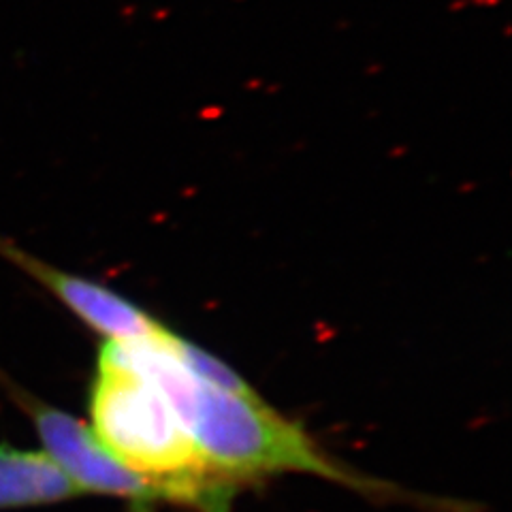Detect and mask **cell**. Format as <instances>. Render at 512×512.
<instances>
[{
    "instance_id": "obj_1",
    "label": "cell",
    "mask_w": 512,
    "mask_h": 512,
    "mask_svg": "<svg viewBox=\"0 0 512 512\" xmlns=\"http://www.w3.org/2000/svg\"><path fill=\"white\" fill-rule=\"evenodd\" d=\"M173 333L165 327L152 338L105 340L99 365L122 367L163 391L207 468L224 483L242 489L271 476L310 474L374 502L466 512L463 502L414 495L389 480L350 468L331 457L301 425L269 406L259 393H229L197 380L175 357Z\"/></svg>"
},
{
    "instance_id": "obj_2",
    "label": "cell",
    "mask_w": 512,
    "mask_h": 512,
    "mask_svg": "<svg viewBox=\"0 0 512 512\" xmlns=\"http://www.w3.org/2000/svg\"><path fill=\"white\" fill-rule=\"evenodd\" d=\"M90 429L124 468L192 512H233L239 489L218 478L163 391L122 367L96 363Z\"/></svg>"
},
{
    "instance_id": "obj_3",
    "label": "cell",
    "mask_w": 512,
    "mask_h": 512,
    "mask_svg": "<svg viewBox=\"0 0 512 512\" xmlns=\"http://www.w3.org/2000/svg\"><path fill=\"white\" fill-rule=\"evenodd\" d=\"M20 404L35 425L41 451L71 480L82 498L103 495L122 500L133 512H154L160 502H165L156 487L124 468L96 440L88 423L30 395H20Z\"/></svg>"
},
{
    "instance_id": "obj_4",
    "label": "cell",
    "mask_w": 512,
    "mask_h": 512,
    "mask_svg": "<svg viewBox=\"0 0 512 512\" xmlns=\"http://www.w3.org/2000/svg\"><path fill=\"white\" fill-rule=\"evenodd\" d=\"M0 256H5L7 261L18 265L28 276L41 282L47 291L54 293L77 318H82L90 329L101 333L105 340L152 338V335L165 329L163 323H158L152 314L124 295L111 291V288L99 282L69 274V271L45 263L7 242V239H0Z\"/></svg>"
},
{
    "instance_id": "obj_5",
    "label": "cell",
    "mask_w": 512,
    "mask_h": 512,
    "mask_svg": "<svg viewBox=\"0 0 512 512\" xmlns=\"http://www.w3.org/2000/svg\"><path fill=\"white\" fill-rule=\"evenodd\" d=\"M82 498L43 451L0 444V512L54 506Z\"/></svg>"
}]
</instances>
